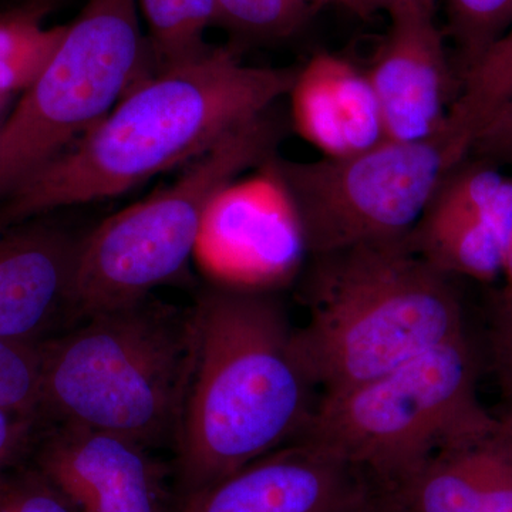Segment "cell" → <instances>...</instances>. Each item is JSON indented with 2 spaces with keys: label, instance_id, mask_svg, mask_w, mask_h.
Listing matches in <instances>:
<instances>
[{
  "label": "cell",
  "instance_id": "1",
  "mask_svg": "<svg viewBox=\"0 0 512 512\" xmlns=\"http://www.w3.org/2000/svg\"><path fill=\"white\" fill-rule=\"evenodd\" d=\"M295 69L245 66L227 49L134 84L60 156L0 200V231L73 205L119 197L202 154L288 96Z\"/></svg>",
  "mask_w": 512,
  "mask_h": 512
},
{
  "label": "cell",
  "instance_id": "2",
  "mask_svg": "<svg viewBox=\"0 0 512 512\" xmlns=\"http://www.w3.org/2000/svg\"><path fill=\"white\" fill-rule=\"evenodd\" d=\"M192 316L194 367L171 458L178 507L298 439L319 400L295 328L271 293L211 285Z\"/></svg>",
  "mask_w": 512,
  "mask_h": 512
},
{
  "label": "cell",
  "instance_id": "3",
  "mask_svg": "<svg viewBox=\"0 0 512 512\" xmlns=\"http://www.w3.org/2000/svg\"><path fill=\"white\" fill-rule=\"evenodd\" d=\"M308 320L295 348L320 396L386 376L414 357L466 335L450 276L409 235L312 256Z\"/></svg>",
  "mask_w": 512,
  "mask_h": 512
},
{
  "label": "cell",
  "instance_id": "4",
  "mask_svg": "<svg viewBox=\"0 0 512 512\" xmlns=\"http://www.w3.org/2000/svg\"><path fill=\"white\" fill-rule=\"evenodd\" d=\"M47 420L174 451L195 360L192 308L148 296L40 343Z\"/></svg>",
  "mask_w": 512,
  "mask_h": 512
},
{
  "label": "cell",
  "instance_id": "5",
  "mask_svg": "<svg viewBox=\"0 0 512 512\" xmlns=\"http://www.w3.org/2000/svg\"><path fill=\"white\" fill-rule=\"evenodd\" d=\"M478 360L467 333L414 357L386 376L320 396L299 441L399 493L448 448L487 439L505 419L478 397Z\"/></svg>",
  "mask_w": 512,
  "mask_h": 512
},
{
  "label": "cell",
  "instance_id": "6",
  "mask_svg": "<svg viewBox=\"0 0 512 512\" xmlns=\"http://www.w3.org/2000/svg\"><path fill=\"white\" fill-rule=\"evenodd\" d=\"M269 113L191 161L170 187L86 232L74 276L73 326L146 299L183 274L218 194L276 156L281 130Z\"/></svg>",
  "mask_w": 512,
  "mask_h": 512
},
{
  "label": "cell",
  "instance_id": "7",
  "mask_svg": "<svg viewBox=\"0 0 512 512\" xmlns=\"http://www.w3.org/2000/svg\"><path fill=\"white\" fill-rule=\"evenodd\" d=\"M138 0H87L0 127V200L76 143L151 76Z\"/></svg>",
  "mask_w": 512,
  "mask_h": 512
},
{
  "label": "cell",
  "instance_id": "8",
  "mask_svg": "<svg viewBox=\"0 0 512 512\" xmlns=\"http://www.w3.org/2000/svg\"><path fill=\"white\" fill-rule=\"evenodd\" d=\"M471 151L446 124L429 140H384L353 156L308 163L276 154L271 164L291 200L303 248L315 256L407 237Z\"/></svg>",
  "mask_w": 512,
  "mask_h": 512
},
{
  "label": "cell",
  "instance_id": "9",
  "mask_svg": "<svg viewBox=\"0 0 512 512\" xmlns=\"http://www.w3.org/2000/svg\"><path fill=\"white\" fill-rule=\"evenodd\" d=\"M29 463L79 512H177L173 461L117 434L47 421Z\"/></svg>",
  "mask_w": 512,
  "mask_h": 512
},
{
  "label": "cell",
  "instance_id": "10",
  "mask_svg": "<svg viewBox=\"0 0 512 512\" xmlns=\"http://www.w3.org/2000/svg\"><path fill=\"white\" fill-rule=\"evenodd\" d=\"M512 231V175L491 160L458 164L409 234L414 251L447 276L500 278Z\"/></svg>",
  "mask_w": 512,
  "mask_h": 512
},
{
  "label": "cell",
  "instance_id": "11",
  "mask_svg": "<svg viewBox=\"0 0 512 512\" xmlns=\"http://www.w3.org/2000/svg\"><path fill=\"white\" fill-rule=\"evenodd\" d=\"M369 478L295 440L187 498L177 512H363Z\"/></svg>",
  "mask_w": 512,
  "mask_h": 512
},
{
  "label": "cell",
  "instance_id": "12",
  "mask_svg": "<svg viewBox=\"0 0 512 512\" xmlns=\"http://www.w3.org/2000/svg\"><path fill=\"white\" fill-rule=\"evenodd\" d=\"M390 32L369 70L384 137L429 140L446 128L456 93L434 6L407 5L389 13Z\"/></svg>",
  "mask_w": 512,
  "mask_h": 512
},
{
  "label": "cell",
  "instance_id": "13",
  "mask_svg": "<svg viewBox=\"0 0 512 512\" xmlns=\"http://www.w3.org/2000/svg\"><path fill=\"white\" fill-rule=\"evenodd\" d=\"M84 235L45 217L0 231V339L40 345L73 328Z\"/></svg>",
  "mask_w": 512,
  "mask_h": 512
},
{
  "label": "cell",
  "instance_id": "14",
  "mask_svg": "<svg viewBox=\"0 0 512 512\" xmlns=\"http://www.w3.org/2000/svg\"><path fill=\"white\" fill-rule=\"evenodd\" d=\"M293 128L326 158L362 153L386 140L365 70L332 53L298 67L288 94Z\"/></svg>",
  "mask_w": 512,
  "mask_h": 512
},
{
  "label": "cell",
  "instance_id": "15",
  "mask_svg": "<svg viewBox=\"0 0 512 512\" xmlns=\"http://www.w3.org/2000/svg\"><path fill=\"white\" fill-rule=\"evenodd\" d=\"M512 457V419L487 439L431 458L399 493L413 512H471Z\"/></svg>",
  "mask_w": 512,
  "mask_h": 512
},
{
  "label": "cell",
  "instance_id": "16",
  "mask_svg": "<svg viewBox=\"0 0 512 512\" xmlns=\"http://www.w3.org/2000/svg\"><path fill=\"white\" fill-rule=\"evenodd\" d=\"M512 124V25L461 74L447 126L474 148Z\"/></svg>",
  "mask_w": 512,
  "mask_h": 512
},
{
  "label": "cell",
  "instance_id": "17",
  "mask_svg": "<svg viewBox=\"0 0 512 512\" xmlns=\"http://www.w3.org/2000/svg\"><path fill=\"white\" fill-rule=\"evenodd\" d=\"M146 23L151 74L197 56L205 30L217 22L215 0H138Z\"/></svg>",
  "mask_w": 512,
  "mask_h": 512
},
{
  "label": "cell",
  "instance_id": "18",
  "mask_svg": "<svg viewBox=\"0 0 512 512\" xmlns=\"http://www.w3.org/2000/svg\"><path fill=\"white\" fill-rule=\"evenodd\" d=\"M64 32L66 26H45L42 9L0 15V96L25 92L55 55Z\"/></svg>",
  "mask_w": 512,
  "mask_h": 512
},
{
  "label": "cell",
  "instance_id": "19",
  "mask_svg": "<svg viewBox=\"0 0 512 512\" xmlns=\"http://www.w3.org/2000/svg\"><path fill=\"white\" fill-rule=\"evenodd\" d=\"M447 18L463 74L512 25V0H447Z\"/></svg>",
  "mask_w": 512,
  "mask_h": 512
},
{
  "label": "cell",
  "instance_id": "20",
  "mask_svg": "<svg viewBox=\"0 0 512 512\" xmlns=\"http://www.w3.org/2000/svg\"><path fill=\"white\" fill-rule=\"evenodd\" d=\"M217 22L242 35L272 39L291 35L308 18L305 0H215Z\"/></svg>",
  "mask_w": 512,
  "mask_h": 512
},
{
  "label": "cell",
  "instance_id": "21",
  "mask_svg": "<svg viewBox=\"0 0 512 512\" xmlns=\"http://www.w3.org/2000/svg\"><path fill=\"white\" fill-rule=\"evenodd\" d=\"M0 407L43 414L40 345L0 339Z\"/></svg>",
  "mask_w": 512,
  "mask_h": 512
},
{
  "label": "cell",
  "instance_id": "22",
  "mask_svg": "<svg viewBox=\"0 0 512 512\" xmlns=\"http://www.w3.org/2000/svg\"><path fill=\"white\" fill-rule=\"evenodd\" d=\"M0 512H79L29 463L0 477Z\"/></svg>",
  "mask_w": 512,
  "mask_h": 512
},
{
  "label": "cell",
  "instance_id": "23",
  "mask_svg": "<svg viewBox=\"0 0 512 512\" xmlns=\"http://www.w3.org/2000/svg\"><path fill=\"white\" fill-rule=\"evenodd\" d=\"M47 421L40 413L0 407V477L29 460Z\"/></svg>",
  "mask_w": 512,
  "mask_h": 512
},
{
  "label": "cell",
  "instance_id": "24",
  "mask_svg": "<svg viewBox=\"0 0 512 512\" xmlns=\"http://www.w3.org/2000/svg\"><path fill=\"white\" fill-rule=\"evenodd\" d=\"M493 346L495 370L512 419V326L495 323Z\"/></svg>",
  "mask_w": 512,
  "mask_h": 512
},
{
  "label": "cell",
  "instance_id": "25",
  "mask_svg": "<svg viewBox=\"0 0 512 512\" xmlns=\"http://www.w3.org/2000/svg\"><path fill=\"white\" fill-rule=\"evenodd\" d=\"M471 512H512V457Z\"/></svg>",
  "mask_w": 512,
  "mask_h": 512
},
{
  "label": "cell",
  "instance_id": "26",
  "mask_svg": "<svg viewBox=\"0 0 512 512\" xmlns=\"http://www.w3.org/2000/svg\"><path fill=\"white\" fill-rule=\"evenodd\" d=\"M474 150H480L488 160L498 158L512 164V124L481 138Z\"/></svg>",
  "mask_w": 512,
  "mask_h": 512
},
{
  "label": "cell",
  "instance_id": "27",
  "mask_svg": "<svg viewBox=\"0 0 512 512\" xmlns=\"http://www.w3.org/2000/svg\"><path fill=\"white\" fill-rule=\"evenodd\" d=\"M504 285L500 293V308L495 323L512 326V231L505 251L503 272H501Z\"/></svg>",
  "mask_w": 512,
  "mask_h": 512
},
{
  "label": "cell",
  "instance_id": "28",
  "mask_svg": "<svg viewBox=\"0 0 512 512\" xmlns=\"http://www.w3.org/2000/svg\"><path fill=\"white\" fill-rule=\"evenodd\" d=\"M363 512H413L399 495L373 488Z\"/></svg>",
  "mask_w": 512,
  "mask_h": 512
},
{
  "label": "cell",
  "instance_id": "29",
  "mask_svg": "<svg viewBox=\"0 0 512 512\" xmlns=\"http://www.w3.org/2000/svg\"><path fill=\"white\" fill-rule=\"evenodd\" d=\"M362 3L369 15L375 10H386L387 13H390L394 9L407 5L434 6V0H362Z\"/></svg>",
  "mask_w": 512,
  "mask_h": 512
},
{
  "label": "cell",
  "instance_id": "30",
  "mask_svg": "<svg viewBox=\"0 0 512 512\" xmlns=\"http://www.w3.org/2000/svg\"><path fill=\"white\" fill-rule=\"evenodd\" d=\"M312 8H320V6H340L360 16V18H367L369 12H367L365 6H363L362 0H305Z\"/></svg>",
  "mask_w": 512,
  "mask_h": 512
},
{
  "label": "cell",
  "instance_id": "31",
  "mask_svg": "<svg viewBox=\"0 0 512 512\" xmlns=\"http://www.w3.org/2000/svg\"><path fill=\"white\" fill-rule=\"evenodd\" d=\"M13 96H0V127L5 123L6 117L10 113V104Z\"/></svg>",
  "mask_w": 512,
  "mask_h": 512
}]
</instances>
